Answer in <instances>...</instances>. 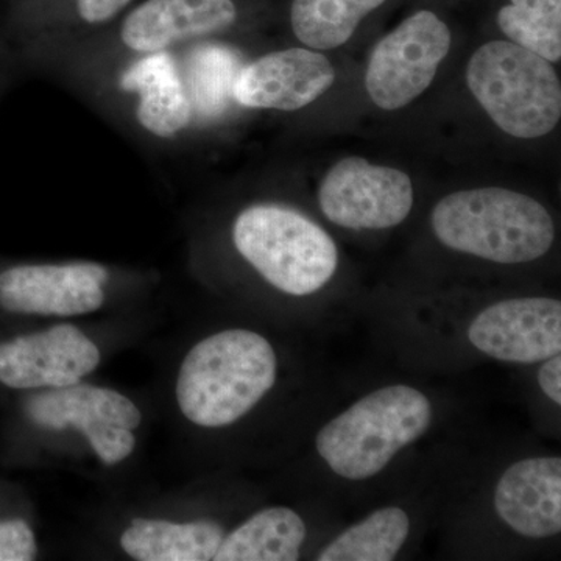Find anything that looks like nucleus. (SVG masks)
Segmentation results:
<instances>
[{
    "mask_svg": "<svg viewBox=\"0 0 561 561\" xmlns=\"http://www.w3.org/2000/svg\"><path fill=\"white\" fill-rule=\"evenodd\" d=\"M238 20L234 0H146L122 22L121 39L140 55L213 35Z\"/></svg>",
    "mask_w": 561,
    "mask_h": 561,
    "instance_id": "13",
    "label": "nucleus"
},
{
    "mask_svg": "<svg viewBox=\"0 0 561 561\" xmlns=\"http://www.w3.org/2000/svg\"><path fill=\"white\" fill-rule=\"evenodd\" d=\"M432 404L409 386L373 391L321 427L316 448L335 474L365 481L431 430Z\"/></svg>",
    "mask_w": 561,
    "mask_h": 561,
    "instance_id": "3",
    "label": "nucleus"
},
{
    "mask_svg": "<svg viewBox=\"0 0 561 561\" xmlns=\"http://www.w3.org/2000/svg\"><path fill=\"white\" fill-rule=\"evenodd\" d=\"M25 412L41 430L80 434L105 467H119L138 448L142 412L119 390L84 381L41 390L28 398Z\"/></svg>",
    "mask_w": 561,
    "mask_h": 561,
    "instance_id": "6",
    "label": "nucleus"
},
{
    "mask_svg": "<svg viewBox=\"0 0 561 561\" xmlns=\"http://www.w3.org/2000/svg\"><path fill=\"white\" fill-rule=\"evenodd\" d=\"M502 33L545 60L561 58V0H511L497 13Z\"/></svg>",
    "mask_w": 561,
    "mask_h": 561,
    "instance_id": "20",
    "label": "nucleus"
},
{
    "mask_svg": "<svg viewBox=\"0 0 561 561\" xmlns=\"http://www.w3.org/2000/svg\"><path fill=\"white\" fill-rule=\"evenodd\" d=\"M278 368L276 351L264 335L250 330L214 332L181 360L176 405L195 427L232 426L271 393Z\"/></svg>",
    "mask_w": 561,
    "mask_h": 561,
    "instance_id": "1",
    "label": "nucleus"
},
{
    "mask_svg": "<svg viewBox=\"0 0 561 561\" xmlns=\"http://www.w3.org/2000/svg\"><path fill=\"white\" fill-rule=\"evenodd\" d=\"M494 508L523 537L542 540L560 534V457H531L512 465L494 490Z\"/></svg>",
    "mask_w": 561,
    "mask_h": 561,
    "instance_id": "14",
    "label": "nucleus"
},
{
    "mask_svg": "<svg viewBox=\"0 0 561 561\" xmlns=\"http://www.w3.org/2000/svg\"><path fill=\"white\" fill-rule=\"evenodd\" d=\"M411 530L408 513L386 507L371 513L356 526L339 535L319 561H390L398 556Z\"/></svg>",
    "mask_w": 561,
    "mask_h": 561,
    "instance_id": "19",
    "label": "nucleus"
},
{
    "mask_svg": "<svg viewBox=\"0 0 561 561\" xmlns=\"http://www.w3.org/2000/svg\"><path fill=\"white\" fill-rule=\"evenodd\" d=\"M232 242L262 278L295 297L316 294L337 271V247L331 236L286 206L243 209L232 227Z\"/></svg>",
    "mask_w": 561,
    "mask_h": 561,
    "instance_id": "5",
    "label": "nucleus"
},
{
    "mask_svg": "<svg viewBox=\"0 0 561 561\" xmlns=\"http://www.w3.org/2000/svg\"><path fill=\"white\" fill-rule=\"evenodd\" d=\"M538 383L549 400L561 404V357L560 354L549 357L538 370Z\"/></svg>",
    "mask_w": 561,
    "mask_h": 561,
    "instance_id": "23",
    "label": "nucleus"
},
{
    "mask_svg": "<svg viewBox=\"0 0 561 561\" xmlns=\"http://www.w3.org/2000/svg\"><path fill=\"white\" fill-rule=\"evenodd\" d=\"M453 35L432 11L423 10L383 36L368 61L365 88L379 108L400 110L431 87L451 49Z\"/></svg>",
    "mask_w": 561,
    "mask_h": 561,
    "instance_id": "7",
    "label": "nucleus"
},
{
    "mask_svg": "<svg viewBox=\"0 0 561 561\" xmlns=\"http://www.w3.org/2000/svg\"><path fill=\"white\" fill-rule=\"evenodd\" d=\"M102 364L94 339L61 323L0 343V383L13 390H54L90 378Z\"/></svg>",
    "mask_w": 561,
    "mask_h": 561,
    "instance_id": "10",
    "label": "nucleus"
},
{
    "mask_svg": "<svg viewBox=\"0 0 561 561\" xmlns=\"http://www.w3.org/2000/svg\"><path fill=\"white\" fill-rule=\"evenodd\" d=\"M334 80V68L319 51H272L238 70L231 95L245 108L297 111L317 101Z\"/></svg>",
    "mask_w": 561,
    "mask_h": 561,
    "instance_id": "12",
    "label": "nucleus"
},
{
    "mask_svg": "<svg viewBox=\"0 0 561 561\" xmlns=\"http://www.w3.org/2000/svg\"><path fill=\"white\" fill-rule=\"evenodd\" d=\"M38 552L31 524L21 518L0 522V561H32Z\"/></svg>",
    "mask_w": 561,
    "mask_h": 561,
    "instance_id": "21",
    "label": "nucleus"
},
{
    "mask_svg": "<svg viewBox=\"0 0 561 561\" xmlns=\"http://www.w3.org/2000/svg\"><path fill=\"white\" fill-rule=\"evenodd\" d=\"M319 203L327 219L339 227L386 230L411 214L412 181L398 169L345 158L321 181Z\"/></svg>",
    "mask_w": 561,
    "mask_h": 561,
    "instance_id": "8",
    "label": "nucleus"
},
{
    "mask_svg": "<svg viewBox=\"0 0 561 561\" xmlns=\"http://www.w3.org/2000/svg\"><path fill=\"white\" fill-rule=\"evenodd\" d=\"M110 272L95 262L14 265L0 273V306L18 316L73 319L101 311Z\"/></svg>",
    "mask_w": 561,
    "mask_h": 561,
    "instance_id": "9",
    "label": "nucleus"
},
{
    "mask_svg": "<svg viewBox=\"0 0 561 561\" xmlns=\"http://www.w3.org/2000/svg\"><path fill=\"white\" fill-rule=\"evenodd\" d=\"M122 84L138 94L136 116L140 127L157 138H173L191 124L190 92L165 51L144 55L127 70Z\"/></svg>",
    "mask_w": 561,
    "mask_h": 561,
    "instance_id": "15",
    "label": "nucleus"
},
{
    "mask_svg": "<svg viewBox=\"0 0 561 561\" xmlns=\"http://www.w3.org/2000/svg\"><path fill=\"white\" fill-rule=\"evenodd\" d=\"M224 537V527L213 519L135 518L122 530L119 545L138 561H209Z\"/></svg>",
    "mask_w": 561,
    "mask_h": 561,
    "instance_id": "16",
    "label": "nucleus"
},
{
    "mask_svg": "<svg viewBox=\"0 0 561 561\" xmlns=\"http://www.w3.org/2000/svg\"><path fill=\"white\" fill-rule=\"evenodd\" d=\"M386 0H294L290 9L295 36L308 47L330 50L341 47L365 16Z\"/></svg>",
    "mask_w": 561,
    "mask_h": 561,
    "instance_id": "18",
    "label": "nucleus"
},
{
    "mask_svg": "<svg viewBox=\"0 0 561 561\" xmlns=\"http://www.w3.org/2000/svg\"><path fill=\"white\" fill-rule=\"evenodd\" d=\"M431 221L443 245L497 264L538 260L556 238L541 203L501 187L454 192L437 203Z\"/></svg>",
    "mask_w": 561,
    "mask_h": 561,
    "instance_id": "2",
    "label": "nucleus"
},
{
    "mask_svg": "<svg viewBox=\"0 0 561 561\" xmlns=\"http://www.w3.org/2000/svg\"><path fill=\"white\" fill-rule=\"evenodd\" d=\"M305 540V522L297 512L264 508L225 534L214 561H295Z\"/></svg>",
    "mask_w": 561,
    "mask_h": 561,
    "instance_id": "17",
    "label": "nucleus"
},
{
    "mask_svg": "<svg viewBox=\"0 0 561 561\" xmlns=\"http://www.w3.org/2000/svg\"><path fill=\"white\" fill-rule=\"evenodd\" d=\"M81 20L103 24L116 18L131 0H76Z\"/></svg>",
    "mask_w": 561,
    "mask_h": 561,
    "instance_id": "22",
    "label": "nucleus"
},
{
    "mask_svg": "<svg viewBox=\"0 0 561 561\" xmlns=\"http://www.w3.org/2000/svg\"><path fill=\"white\" fill-rule=\"evenodd\" d=\"M468 341L493 359L537 364L560 354L561 302L513 298L491 305L468 328Z\"/></svg>",
    "mask_w": 561,
    "mask_h": 561,
    "instance_id": "11",
    "label": "nucleus"
},
{
    "mask_svg": "<svg viewBox=\"0 0 561 561\" xmlns=\"http://www.w3.org/2000/svg\"><path fill=\"white\" fill-rule=\"evenodd\" d=\"M468 88L502 131L542 138L561 117V84L551 61L511 41H491L467 68Z\"/></svg>",
    "mask_w": 561,
    "mask_h": 561,
    "instance_id": "4",
    "label": "nucleus"
}]
</instances>
